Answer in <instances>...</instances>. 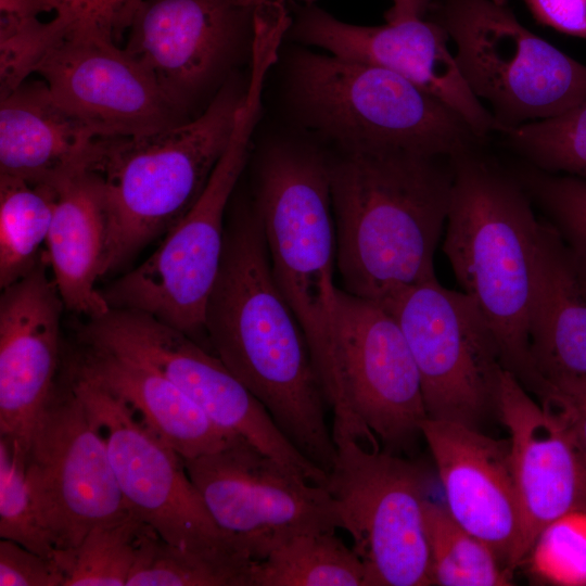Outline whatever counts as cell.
Returning <instances> with one entry per match:
<instances>
[{
  "label": "cell",
  "instance_id": "6da1fadb",
  "mask_svg": "<svg viewBox=\"0 0 586 586\" xmlns=\"http://www.w3.org/2000/svg\"><path fill=\"white\" fill-rule=\"evenodd\" d=\"M204 332L213 354L291 443L328 473L336 456L328 404L305 333L275 280L254 203L238 208L226 224Z\"/></svg>",
  "mask_w": 586,
  "mask_h": 586
},
{
  "label": "cell",
  "instance_id": "7a4b0ae2",
  "mask_svg": "<svg viewBox=\"0 0 586 586\" xmlns=\"http://www.w3.org/2000/svg\"><path fill=\"white\" fill-rule=\"evenodd\" d=\"M343 290L383 306L435 277L453 187L450 157L404 150L345 152L329 162Z\"/></svg>",
  "mask_w": 586,
  "mask_h": 586
},
{
  "label": "cell",
  "instance_id": "3957f363",
  "mask_svg": "<svg viewBox=\"0 0 586 586\" xmlns=\"http://www.w3.org/2000/svg\"><path fill=\"white\" fill-rule=\"evenodd\" d=\"M450 158L454 178L443 251L462 292L493 331L505 369L537 395L528 307L540 218L514 171L476 148Z\"/></svg>",
  "mask_w": 586,
  "mask_h": 586
},
{
  "label": "cell",
  "instance_id": "277c9868",
  "mask_svg": "<svg viewBox=\"0 0 586 586\" xmlns=\"http://www.w3.org/2000/svg\"><path fill=\"white\" fill-rule=\"evenodd\" d=\"M244 91L224 86L194 118L132 137H99L89 170L102 182V275L165 234L195 204L232 133Z\"/></svg>",
  "mask_w": 586,
  "mask_h": 586
},
{
  "label": "cell",
  "instance_id": "5b68a950",
  "mask_svg": "<svg viewBox=\"0 0 586 586\" xmlns=\"http://www.w3.org/2000/svg\"><path fill=\"white\" fill-rule=\"evenodd\" d=\"M289 74L302 119L345 152L394 149L451 157L482 140L457 112L388 69L302 51Z\"/></svg>",
  "mask_w": 586,
  "mask_h": 586
},
{
  "label": "cell",
  "instance_id": "8992f818",
  "mask_svg": "<svg viewBox=\"0 0 586 586\" xmlns=\"http://www.w3.org/2000/svg\"><path fill=\"white\" fill-rule=\"evenodd\" d=\"M253 203L275 280L305 333L326 394L337 291L329 161L308 146L272 148L260 163Z\"/></svg>",
  "mask_w": 586,
  "mask_h": 586
},
{
  "label": "cell",
  "instance_id": "52a82bcc",
  "mask_svg": "<svg viewBox=\"0 0 586 586\" xmlns=\"http://www.w3.org/2000/svg\"><path fill=\"white\" fill-rule=\"evenodd\" d=\"M265 80L260 71L250 75L231 137L203 192L144 262L102 292L110 308L148 314L195 341L205 334V308L225 246V213L260 117Z\"/></svg>",
  "mask_w": 586,
  "mask_h": 586
},
{
  "label": "cell",
  "instance_id": "ba28073f",
  "mask_svg": "<svg viewBox=\"0 0 586 586\" xmlns=\"http://www.w3.org/2000/svg\"><path fill=\"white\" fill-rule=\"evenodd\" d=\"M429 17L456 46L471 91L492 107L496 130L558 115L586 100V65L524 27L494 0H433Z\"/></svg>",
  "mask_w": 586,
  "mask_h": 586
},
{
  "label": "cell",
  "instance_id": "9c48e42d",
  "mask_svg": "<svg viewBox=\"0 0 586 586\" xmlns=\"http://www.w3.org/2000/svg\"><path fill=\"white\" fill-rule=\"evenodd\" d=\"M332 432L396 454L428 418L419 371L404 335L381 304L337 288L332 378L326 394Z\"/></svg>",
  "mask_w": 586,
  "mask_h": 586
},
{
  "label": "cell",
  "instance_id": "30bf717a",
  "mask_svg": "<svg viewBox=\"0 0 586 586\" xmlns=\"http://www.w3.org/2000/svg\"><path fill=\"white\" fill-rule=\"evenodd\" d=\"M332 435L336 456L324 487L366 568L368 586L432 585L422 471L349 434Z\"/></svg>",
  "mask_w": 586,
  "mask_h": 586
},
{
  "label": "cell",
  "instance_id": "8fae6325",
  "mask_svg": "<svg viewBox=\"0 0 586 586\" xmlns=\"http://www.w3.org/2000/svg\"><path fill=\"white\" fill-rule=\"evenodd\" d=\"M384 307L398 321L416 361L428 418L480 430L497 415L505 367L495 335L470 296L433 278Z\"/></svg>",
  "mask_w": 586,
  "mask_h": 586
},
{
  "label": "cell",
  "instance_id": "7c38bea8",
  "mask_svg": "<svg viewBox=\"0 0 586 586\" xmlns=\"http://www.w3.org/2000/svg\"><path fill=\"white\" fill-rule=\"evenodd\" d=\"M39 520L58 551L75 549L97 525L131 511L100 426L73 387L55 385L25 455Z\"/></svg>",
  "mask_w": 586,
  "mask_h": 586
},
{
  "label": "cell",
  "instance_id": "4fadbf2b",
  "mask_svg": "<svg viewBox=\"0 0 586 586\" xmlns=\"http://www.w3.org/2000/svg\"><path fill=\"white\" fill-rule=\"evenodd\" d=\"M71 381L101 429L119 489L138 517L164 540L180 548L244 546L216 524L187 472L184 459L128 404L75 372Z\"/></svg>",
  "mask_w": 586,
  "mask_h": 586
},
{
  "label": "cell",
  "instance_id": "5bb4252c",
  "mask_svg": "<svg viewBox=\"0 0 586 586\" xmlns=\"http://www.w3.org/2000/svg\"><path fill=\"white\" fill-rule=\"evenodd\" d=\"M184 464L216 524L238 536L254 561L282 537L335 532L342 526L336 504L324 486L242 437Z\"/></svg>",
  "mask_w": 586,
  "mask_h": 586
},
{
  "label": "cell",
  "instance_id": "9a60e30c",
  "mask_svg": "<svg viewBox=\"0 0 586 586\" xmlns=\"http://www.w3.org/2000/svg\"><path fill=\"white\" fill-rule=\"evenodd\" d=\"M37 73L58 102L98 137L140 136L189 119L140 60L75 23Z\"/></svg>",
  "mask_w": 586,
  "mask_h": 586
},
{
  "label": "cell",
  "instance_id": "2e32d148",
  "mask_svg": "<svg viewBox=\"0 0 586 586\" xmlns=\"http://www.w3.org/2000/svg\"><path fill=\"white\" fill-rule=\"evenodd\" d=\"M253 10L237 0H143L126 49L188 115L252 40Z\"/></svg>",
  "mask_w": 586,
  "mask_h": 586
},
{
  "label": "cell",
  "instance_id": "e0dca14e",
  "mask_svg": "<svg viewBox=\"0 0 586 586\" xmlns=\"http://www.w3.org/2000/svg\"><path fill=\"white\" fill-rule=\"evenodd\" d=\"M288 34L332 55L405 77L457 112L481 139L496 130L493 114L471 91L448 50L446 29L429 16L360 26L310 4L301 9Z\"/></svg>",
  "mask_w": 586,
  "mask_h": 586
},
{
  "label": "cell",
  "instance_id": "ac0fdd59",
  "mask_svg": "<svg viewBox=\"0 0 586 586\" xmlns=\"http://www.w3.org/2000/svg\"><path fill=\"white\" fill-rule=\"evenodd\" d=\"M421 435L436 464L449 513L488 544L512 573L522 564L523 522L509 438L431 418L423 421Z\"/></svg>",
  "mask_w": 586,
  "mask_h": 586
},
{
  "label": "cell",
  "instance_id": "d6986e66",
  "mask_svg": "<svg viewBox=\"0 0 586 586\" xmlns=\"http://www.w3.org/2000/svg\"><path fill=\"white\" fill-rule=\"evenodd\" d=\"M48 260L1 290L0 435L25 456L35 424L56 385L64 307Z\"/></svg>",
  "mask_w": 586,
  "mask_h": 586
},
{
  "label": "cell",
  "instance_id": "ffe728a7",
  "mask_svg": "<svg viewBox=\"0 0 586 586\" xmlns=\"http://www.w3.org/2000/svg\"><path fill=\"white\" fill-rule=\"evenodd\" d=\"M497 417L509 432L523 522V563L547 524L586 508V458L559 418L534 400L507 369L500 375Z\"/></svg>",
  "mask_w": 586,
  "mask_h": 586
},
{
  "label": "cell",
  "instance_id": "44dd1931",
  "mask_svg": "<svg viewBox=\"0 0 586 586\" xmlns=\"http://www.w3.org/2000/svg\"><path fill=\"white\" fill-rule=\"evenodd\" d=\"M528 353L538 400L586 392V257L544 218L532 270Z\"/></svg>",
  "mask_w": 586,
  "mask_h": 586
},
{
  "label": "cell",
  "instance_id": "7402d4cb",
  "mask_svg": "<svg viewBox=\"0 0 586 586\" xmlns=\"http://www.w3.org/2000/svg\"><path fill=\"white\" fill-rule=\"evenodd\" d=\"M0 100V175L56 184L89 169L99 137L44 80L27 79Z\"/></svg>",
  "mask_w": 586,
  "mask_h": 586
},
{
  "label": "cell",
  "instance_id": "603a6c76",
  "mask_svg": "<svg viewBox=\"0 0 586 586\" xmlns=\"http://www.w3.org/2000/svg\"><path fill=\"white\" fill-rule=\"evenodd\" d=\"M73 372L122 398L184 460L216 451L240 437L214 423L166 378L135 360L85 346Z\"/></svg>",
  "mask_w": 586,
  "mask_h": 586
},
{
  "label": "cell",
  "instance_id": "cb8c5ba5",
  "mask_svg": "<svg viewBox=\"0 0 586 586\" xmlns=\"http://www.w3.org/2000/svg\"><path fill=\"white\" fill-rule=\"evenodd\" d=\"M47 259L64 308L90 319L110 310L95 289L103 277L106 212L100 177L85 169L56 184Z\"/></svg>",
  "mask_w": 586,
  "mask_h": 586
},
{
  "label": "cell",
  "instance_id": "d4e9b609",
  "mask_svg": "<svg viewBox=\"0 0 586 586\" xmlns=\"http://www.w3.org/2000/svg\"><path fill=\"white\" fill-rule=\"evenodd\" d=\"M251 586H368L366 568L335 532H303L254 561Z\"/></svg>",
  "mask_w": 586,
  "mask_h": 586
},
{
  "label": "cell",
  "instance_id": "484cf974",
  "mask_svg": "<svg viewBox=\"0 0 586 586\" xmlns=\"http://www.w3.org/2000/svg\"><path fill=\"white\" fill-rule=\"evenodd\" d=\"M253 563L244 546L180 548L149 527L127 586H251Z\"/></svg>",
  "mask_w": 586,
  "mask_h": 586
},
{
  "label": "cell",
  "instance_id": "4316f807",
  "mask_svg": "<svg viewBox=\"0 0 586 586\" xmlns=\"http://www.w3.org/2000/svg\"><path fill=\"white\" fill-rule=\"evenodd\" d=\"M56 187L0 175V288H8L47 259Z\"/></svg>",
  "mask_w": 586,
  "mask_h": 586
},
{
  "label": "cell",
  "instance_id": "83f0119b",
  "mask_svg": "<svg viewBox=\"0 0 586 586\" xmlns=\"http://www.w3.org/2000/svg\"><path fill=\"white\" fill-rule=\"evenodd\" d=\"M432 585L506 586L512 573L492 547L461 526L446 506L423 504Z\"/></svg>",
  "mask_w": 586,
  "mask_h": 586
},
{
  "label": "cell",
  "instance_id": "f1b7e54d",
  "mask_svg": "<svg viewBox=\"0 0 586 586\" xmlns=\"http://www.w3.org/2000/svg\"><path fill=\"white\" fill-rule=\"evenodd\" d=\"M149 527L131 510L94 526L75 549L58 551L64 586H127Z\"/></svg>",
  "mask_w": 586,
  "mask_h": 586
},
{
  "label": "cell",
  "instance_id": "f546056e",
  "mask_svg": "<svg viewBox=\"0 0 586 586\" xmlns=\"http://www.w3.org/2000/svg\"><path fill=\"white\" fill-rule=\"evenodd\" d=\"M530 165L586 179V100L566 111L501 131Z\"/></svg>",
  "mask_w": 586,
  "mask_h": 586
},
{
  "label": "cell",
  "instance_id": "4dcf8cb0",
  "mask_svg": "<svg viewBox=\"0 0 586 586\" xmlns=\"http://www.w3.org/2000/svg\"><path fill=\"white\" fill-rule=\"evenodd\" d=\"M0 537L56 560L58 550L43 528L26 480L25 457L0 435Z\"/></svg>",
  "mask_w": 586,
  "mask_h": 586
},
{
  "label": "cell",
  "instance_id": "1f68e13d",
  "mask_svg": "<svg viewBox=\"0 0 586 586\" xmlns=\"http://www.w3.org/2000/svg\"><path fill=\"white\" fill-rule=\"evenodd\" d=\"M539 581L560 586H586V508L547 524L525 560Z\"/></svg>",
  "mask_w": 586,
  "mask_h": 586
},
{
  "label": "cell",
  "instance_id": "d6a6232c",
  "mask_svg": "<svg viewBox=\"0 0 586 586\" xmlns=\"http://www.w3.org/2000/svg\"><path fill=\"white\" fill-rule=\"evenodd\" d=\"M74 23L72 15L56 12L49 22L35 18L0 27V99L26 81L31 73H37Z\"/></svg>",
  "mask_w": 586,
  "mask_h": 586
},
{
  "label": "cell",
  "instance_id": "836d02e7",
  "mask_svg": "<svg viewBox=\"0 0 586 586\" xmlns=\"http://www.w3.org/2000/svg\"><path fill=\"white\" fill-rule=\"evenodd\" d=\"M514 174L546 219L586 257V179L532 165L520 167Z\"/></svg>",
  "mask_w": 586,
  "mask_h": 586
},
{
  "label": "cell",
  "instance_id": "e575fe53",
  "mask_svg": "<svg viewBox=\"0 0 586 586\" xmlns=\"http://www.w3.org/2000/svg\"><path fill=\"white\" fill-rule=\"evenodd\" d=\"M64 572L55 559L1 538L0 586H64Z\"/></svg>",
  "mask_w": 586,
  "mask_h": 586
},
{
  "label": "cell",
  "instance_id": "d590c367",
  "mask_svg": "<svg viewBox=\"0 0 586 586\" xmlns=\"http://www.w3.org/2000/svg\"><path fill=\"white\" fill-rule=\"evenodd\" d=\"M55 12L75 18V26L114 39L129 29L143 0H53Z\"/></svg>",
  "mask_w": 586,
  "mask_h": 586
},
{
  "label": "cell",
  "instance_id": "8d00e7d4",
  "mask_svg": "<svg viewBox=\"0 0 586 586\" xmlns=\"http://www.w3.org/2000/svg\"><path fill=\"white\" fill-rule=\"evenodd\" d=\"M534 18L558 31L586 38V0H523Z\"/></svg>",
  "mask_w": 586,
  "mask_h": 586
},
{
  "label": "cell",
  "instance_id": "74e56055",
  "mask_svg": "<svg viewBox=\"0 0 586 586\" xmlns=\"http://www.w3.org/2000/svg\"><path fill=\"white\" fill-rule=\"evenodd\" d=\"M538 402L559 418L586 458V392L549 394Z\"/></svg>",
  "mask_w": 586,
  "mask_h": 586
},
{
  "label": "cell",
  "instance_id": "f35d334b",
  "mask_svg": "<svg viewBox=\"0 0 586 586\" xmlns=\"http://www.w3.org/2000/svg\"><path fill=\"white\" fill-rule=\"evenodd\" d=\"M55 11L53 0H0V27L17 25Z\"/></svg>",
  "mask_w": 586,
  "mask_h": 586
},
{
  "label": "cell",
  "instance_id": "ab89813d",
  "mask_svg": "<svg viewBox=\"0 0 586 586\" xmlns=\"http://www.w3.org/2000/svg\"><path fill=\"white\" fill-rule=\"evenodd\" d=\"M392 7L384 13L386 23L426 18L433 7V0H392Z\"/></svg>",
  "mask_w": 586,
  "mask_h": 586
},
{
  "label": "cell",
  "instance_id": "60d3db41",
  "mask_svg": "<svg viewBox=\"0 0 586 586\" xmlns=\"http://www.w3.org/2000/svg\"><path fill=\"white\" fill-rule=\"evenodd\" d=\"M240 4L244 5V7H247V8H255L262 3H265V2H269V1H273V2H280V3H285V2H291V1H298V2H303L307 5H310V4H314L315 1L317 0H237Z\"/></svg>",
  "mask_w": 586,
  "mask_h": 586
},
{
  "label": "cell",
  "instance_id": "b9f144b4",
  "mask_svg": "<svg viewBox=\"0 0 586 586\" xmlns=\"http://www.w3.org/2000/svg\"><path fill=\"white\" fill-rule=\"evenodd\" d=\"M495 2L499 4H507L508 0H494Z\"/></svg>",
  "mask_w": 586,
  "mask_h": 586
}]
</instances>
